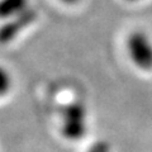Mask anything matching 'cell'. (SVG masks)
<instances>
[{
  "mask_svg": "<svg viewBox=\"0 0 152 152\" xmlns=\"http://www.w3.org/2000/svg\"><path fill=\"white\" fill-rule=\"evenodd\" d=\"M61 3L64 4H67V5H75V4H77L80 0H60Z\"/></svg>",
  "mask_w": 152,
  "mask_h": 152,
  "instance_id": "obj_6",
  "label": "cell"
},
{
  "mask_svg": "<svg viewBox=\"0 0 152 152\" xmlns=\"http://www.w3.org/2000/svg\"><path fill=\"white\" fill-rule=\"evenodd\" d=\"M127 51L140 70H152V41L145 32H133L127 38Z\"/></svg>",
  "mask_w": 152,
  "mask_h": 152,
  "instance_id": "obj_2",
  "label": "cell"
},
{
  "mask_svg": "<svg viewBox=\"0 0 152 152\" xmlns=\"http://www.w3.org/2000/svg\"><path fill=\"white\" fill-rule=\"evenodd\" d=\"M28 9V0H0V19H12Z\"/></svg>",
  "mask_w": 152,
  "mask_h": 152,
  "instance_id": "obj_4",
  "label": "cell"
},
{
  "mask_svg": "<svg viewBox=\"0 0 152 152\" xmlns=\"http://www.w3.org/2000/svg\"><path fill=\"white\" fill-rule=\"evenodd\" d=\"M36 19V12L33 9H27L22 14L12 18V20L5 23L1 28H0V42H9L13 39L23 28L29 26L31 23Z\"/></svg>",
  "mask_w": 152,
  "mask_h": 152,
  "instance_id": "obj_3",
  "label": "cell"
},
{
  "mask_svg": "<svg viewBox=\"0 0 152 152\" xmlns=\"http://www.w3.org/2000/svg\"><path fill=\"white\" fill-rule=\"evenodd\" d=\"M65 138L77 141L86 133V108L83 103L72 102L62 109V128Z\"/></svg>",
  "mask_w": 152,
  "mask_h": 152,
  "instance_id": "obj_1",
  "label": "cell"
},
{
  "mask_svg": "<svg viewBox=\"0 0 152 152\" xmlns=\"http://www.w3.org/2000/svg\"><path fill=\"white\" fill-rule=\"evenodd\" d=\"M110 151V146L107 141L100 140V141H96L95 143L90 147L88 150V152H109Z\"/></svg>",
  "mask_w": 152,
  "mask_h": 152,
  "instance_id": "obj_5",
  "label": "cell"
}]
</instances>
